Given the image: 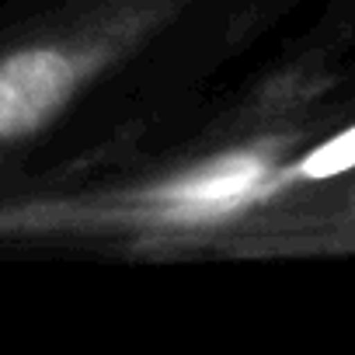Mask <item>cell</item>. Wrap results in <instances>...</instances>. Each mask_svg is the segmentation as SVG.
Returning a JSON list of instances; mask_svg holds the SVG:
<instances>
[{
    "mask_svg": "<svg viewBox=\"0 0 355 355\" xmlns=\"http://www.w3.org/2000/svg\"><path fill=\"white\" fill-rule=\"evenodd\" d=\"M167 11V0H112L94 18L0 53V146L42 132L60 112L132 49Z\"/></svg>",
    "mask_w": 355,
    "mask_h": 355,
    "instance_id": "6da1fadb",
    "label": "cell"
},
{
    "mask_svg": "<svg viewBox=\"0 0 355 355\" xmlns=\"http://www.w3.org/2000/svg\"><path fill=\"white\" fill-rule=\"evenodd\" d=\"M265 178V164L258 157H227L216 160L182 182H174L160 192V202H167L178 216H220L234 209L241 199H248Z\"/></svg>",
    "mask_w": 355,
    "mask_h": 355,
    "instance_id": "7a4b0ae2",
    "label": "cell"
},
{
    "mask_svg": "<svg viewBox=\"0 0 355 355\" xmlns=\"http://www.w3.org/2000/svg\"><path fill=\"white\" fill-rule=\"evenodd\" d=\"M348 167H355V125L338 132L313 153H306V160L300 164V174L303 178H334Z\"/></svg>",
    "mask_w": 355,
    "mask_h": 355,
    "instance_id": "3957f363",
    "label": "cell"
}]
</instances>
